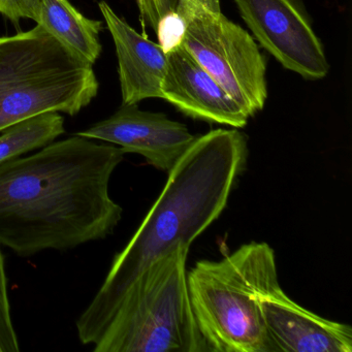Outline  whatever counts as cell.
I'll list each match as a JSON object with an SVG mask.
<instances>
[{"label": "cell", "instance_id": "obj_6", "mask_svg": "<svg viewBox=\"0 0 352 352\" xmlns=\"http://www.w3.org/2000/svg\"><path fill=\"white\" fill-rule=\"evenodd\" d=\"M182 46L250 117L267 98V61L252 36L228 20L220 0H179Z\"/></svg>", "mask_w": 352, "mask_h": 352}, {"label": "cell", "instance_id": "obj_11", "mask_svg": "<svg viewBox=\"0 0 352 352\" xmlns=\"http://www.w3.org/2000/svg\"><path fill=\"white\" fill-rule=\"evenodd\" d=\"M98 8L116 50L122 104L162 98L168 67L164 49L131 28L104 0L98 3Z\"/></svg>", "mask_w": 352, "mask_h": 352}, {"label": "cell", "instance_id": "obj_15", "mask_svg": "<svg viewBox=\"0 0 352 352\" xmlns=\"http://www.w3.org/2000/svg\"><path fill=\"white\" fill-rule=\"evenodd\" d=\"M185 22L177 12L168 13L162 18L156 30L158 41L164 52H170L173 49L182 44L185 34Z\"/></svg>", "mask_w": 352, "mask_h": 352}, {"label": "cell", "instance_id": "obj_12", "mask_svg": "<svg viewBox=\"0 0 352 352\" xmlns=\"http://www.w3.org/2000/svg\"><path fill=\"white\" fill-rule=\"evenodd\" d=\"M36 25L74 55L94 67L102 54L100 34L104 23L80 13L69 0H40Z\"/></svg>", "mask_w": 352, "mask_h": 352}, {"label": "cell", "instance_id": "obj_7", "mask_svg": "<svg viewBox=\"0 0 352 352\" xmlns=\"http://www.w3.org/2000/svg\"><path fill=\"white\" fill-rule=\"evenodd\" d=\"M255 40L284 69L310 81L327 77L322 44L294 0H234Z\"/></svg>", "mask_w": 352, "mask_h": 352}, {"label": "cell", "instance_id": "obj_3", "mask_svg": "<svg viewBox=\"0 0 352 352\" xmlns=\"http://www.w3.org/2000/svg\"><path fill=\"white\" fill-rule=\"evenodd\" d=\"M187 286L210 351L269 352L261 302L281 288L269 244L251 242L220 261H199L187 272Z\"/></svg>", "mask_w": 352, "mask_h": 352}, {"label": "cell", "instance_id": "obj_5", "mask_svg": "<svg viewBox=\"0 0 352 352\" xmlns=\"http://www.w3.org/2000/svg\"><path fill=\"white\" fill-rule=\"evenodd\" d=\"M98 88L92 65L40 25L0 38V133L43 113L76 116Z\"/></svg>", "mask_w": 352, "mask_h": 352}, {"label": "cell", "instance_id": "obj_4", "mask_svg": "<svg viewBox=\"0 0 352 352\" xmlns=\"http://www.w3.org/2000/svg\"><path fill=\"white\" fill-rule=\"evenodd\" d=\"M188 252L177 245L133 280L94 352H211L189 298Z\"/></svg>", "mask_w": 352, "mask_h": 352}, {"label": "cell", "instance_id": "obj_14", "mask_svg": "<svg viewBox=\"0 0 352 352\" xmlns=\"http://www.w3.org/2000/svg\"><path fill=\"white\" fill-rule=\"evenodd\" d=\"M18 351L19 339L12 318L6 258L0 246V352Z\"/></svg>", "mask_w": 352, "mask_h": 352}, {"label": "cell", "instance_id": "obj_2", "mask_svg": "<svg viewBox=\"0 0 352 352\" xmlns=\"http://www.w3.org/2000/svg\"><path fill=\"white\" fill-rule=\"evenodd\" d=\"M247 157L246 137L236 129L197 137L168 173L160 197L76 321L82 344H96L129 286L150 263L177 245L190 248L221 215Z\"/></svg>", "mask_w": 352, "mask_h": 352}, {"label": "cell", "instance_id": "obj_16", "mask_svg": "<svg viewBox=\"0 0 352 352\" xmlns=\"http://www.w3.org/2000/svg\"><path fill=\"white\" fill-rule=\"evenodd\" d=\"M135 3L143 25L155 32L162 18L176 12L179 0H135Z\"/></svg>", "mask_w": 352, "mask_h": 352}, {"label": "cell", "instance_id": "obj_9", "mask_svg": "<svg viewBox=\"0 0 352 352\" xmlns=\"http://www.w3.org/2000/svg\"><path fill=\"white\" fill-rule=\"evenodd\" d=\"M168 67L162 100L186 116L206 122L243 129L251 118L224 88L179 45L166 53Z\"/></svg>", "mask_w": 352, "mask_h": 352}, {"label": "cell", "instance_id": "obj_13", "mask_svg": "<svg viewBox=\"0 0 352 352\" xmlns=\"http://www.w3.org/2000/svg\"><path fill=\"white\" fill-rule=\"evenodd\" d=\"M0 164L42 149L65 133V118L58 112H47L16 123L1 131Z\"/></svg>", "mask_w": 352, "mask_h": 352}, {"label": "cell", "instance_id": "obj_17", "mask_svg": "<svg viewBox=\"0 0 352 352\" xmlns=\"http://www.w3.org/2000/svg\"><path fill=\"white\" fill-rule=\"evenodd\" d=\"M40 0H0V14L16 28L23 19L36 21Z\"/></svg>", "mask_w": 352, "mask_h": 352}, {"label": "cell", "instance_id": "obj_8", "mask_svg": "<svg viewBox=\"0 0 352 352\" xmlns=\"http://www.w3.org/2000/svg\"><path fill=\"white\" fill-rule=\"evenodd\" d=\"M75 135L118 146L125 154H139L153 168L168 174L197 135L162 113L122 104L112 116Z\"/></svg>", "mask_w": 352, "mask_h": 352}, {"label": "cell", "instance_id": "obj_1", "mask_svg": "<svg viewBox=\"0 0 352 352\" xmlns=\"http://www.w3.org/2000/svg\"><path fill=\"white\" fill-rule=\"evenodd\" d=\"M124 155L75 135L0 164V246L30 257L111 236L123 212L111 178Z\"/></svg>", "mask_w": 352, "mask_h": 352}, {"label": "cell", "instance_id": "obj_10", "mask_svg": "<svg viewBox=\"0 0 352 352\" xmlns=\"http://www.w3.org/2000/svg\"><path fill=\"white\" fill-rule=\"evenodd\" d=\"M269 352H351L350 325L302 308L282 288L261 302Z\"/></svg>", "mask_w": 352, "mask_h": 352}]
</instances>
